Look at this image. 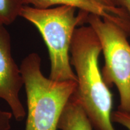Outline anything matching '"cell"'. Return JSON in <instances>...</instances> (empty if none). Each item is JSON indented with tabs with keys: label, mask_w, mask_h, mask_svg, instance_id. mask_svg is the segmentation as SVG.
Returning <instances> with one entry per match:
<instances>
[{
	"label": "cell",
	"mask_w": 130,
	"mask_h": 130,
	"mask_svg": "<svg viewBox=\"0 0 130 130\" xmlns=\"http://www.w3.org/2000/svg\"><path fill=\"white\" fill-rule=\"evenodd\" d=\"M76 8L60 6L46 9L24 5L20 16L36 27L48 49L50 62V79L55 81H77L70 62V48L77 27L86 23L88 13Z\"/></svg>",
	"instance_id": "obj_3"
},
{
	"label": "cell",
	"mask_w": 130,
	"mask_h": 130,
	"mask_svg": "<svg viewBox=\"0 0 130 130\" xmlns=\"http://www.w3.org/2000/svg\"><path fill=\"white\" fill-rule=\"evenodd\" d=\"M57 128L60 130H93V125L75 92L65 105Z\"/></svg>",
	"instance_id": "obj_7"
},
{
	"label": "cell",
	"mask_w": 130,
	"mask_h": 130,
	"mask_svg": "<svg viewBox=\"0 0 130 130\" xmlns=\"http://www.w3.org/2000/svg\"><path fill=\"white\" fill-rule=\"evenodd\" d=\"M101 52L100 40L90 26L75 29L70 48V62L77 79L75 93L96 130H115L113 95L99 66Z\"/></svg>",
	"instance_id": "obj_1"
},
{
	"label": "cell",
	"mask_w": 130,
	"mask_h": 130,
	"mask_svg": "<svg viewBox=\"0 0 130 130\" xmlns=\"http://www.w3.org/2000/svg\"><path fill=\"white\" fill-rule=\"evenodd\" d=\"M24 4L40 9L54 6H69L88 13L113 21L130 36V19L126 13L119 8H110L95 0H23Z\"/></svg>",
	"instance_id": "obj_6"
},
{
	"label": "cell",
	"mask_w": 130,
	"mask_h": 130,
	"mask_svg": "<svg viewBox=\"0 0 130 130\" xmlns=\"http://www.w3.org/2000/svg\"><path fill=\"white\" fill-rule=\"evenodd\" d=\"M24 6L23 0H0V25L12 24Z\"/></svg>",
	"instance_id": "obj_8"
},
{
	"label": "cell",
	"mask_w": 130,
	"mask_h": 130,
	"mask_svg": "<svg viewBox=\"0 0 130 130\" xmlns=\"http://www.w3.org/2000/svg\"><path fill=\"white\" fill-rule=\"evenodd\" d=\"M24 81L11 51V38L4 25H0V99L4 100L11 109L13 116L21 121L26 111L19 98Z\"/></svg>",
	"instance_id": "obj_5"
},
{
	"label": "cell",
	"mask_w": 130,
	"mask_h": 130,
	"mask_svg": "<svg viewBox=\"0 0 130 130\" xmlns=\"http://www.w3.org/2000/svg\"><path fill=\"white\" fill-rule=\"evenodd\" d=\"M96 1L98 2L100 4H101L103 6H106V7H110V8H118L116 7H114L112 4L111 0H95Z\"/></svg>",
	"instance_id": "obj_12"
},
{
	"label": "cell",
	"mask_w": 130,
	"mask_h": 130,
	"mask_svg": "<svg viewBox=\"0 0 130 130\" xmlns=\"http://www.w3.org/2000/svg\"><path fill=\"white\" fill-rule=\"evenodd\" d=\"M12 117V112L4 111L0 107V130L10 129Z\"/></svg>",
	"instance_id": "obj_10"
},
{
	"label": "cell",
	"mask_w": 130,
	"mask_h": 130,
	"mask_svg": "<svg viewBox=\"0 0 130 130\" xmlns=\"http://www.w3.org/2000/svg\"><path fill=\"white\" fill-rule=\"evenodd\" d=\"M41 58L29 54L20 66L27 95L25 130H57L60 118L70 98L77 90V82L55 81L41 71Z\"/></svg>",
	"instance_id": "obj_2"
},
{
	"label": "cell",
	"mask_w": 130,
	"mask_h": 130,
	"mask_svg": "<svg viewBox=\"0 0 130 130\" xmlns=\"http://www.w3.org/2000/svg\"><path fill=\"white\" fill-rule=\"evenodd\" d=\"M114 7L125 11L130 19V0H111Z\"/></svg>",
	"instance_id": "obj_11"
},
{
	"label": "cell",
	"mask_w": 130,
	"mask_h": 130,
	"mask_svg": "<svg viewBox=\"0 0 130 130\" xmlns=\"http://www.w3.org/2000/svg\"><path fill=\"white\" fill-rule=\"evenodd\" d=\"M86 23L97 35L104 57L102 69L108 87L116 86L119 94L118 109L130 111V44L128 34L113 21L88 13Z\"/></svg>",
	"instance_id": "obj_4"
},
{
	"label": "cell",
	"mask_w": 130,
	"mask_h": 130,
	"mask_svg": "<svg viewBox=\"0 0 130 130\" xmlns=\"http://www.w3.org/2000/svg\"><path fill=\"white\" fill-rule=\"evenodd\" d=\"M111 121L113 122L121 125L128 130H130V111L118 109L117 111L112 112Z\"/></svg>",
	"instance_id": "obj_9"
}]
</instances>
